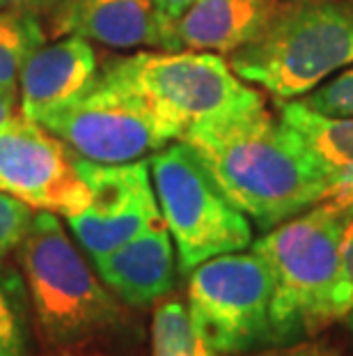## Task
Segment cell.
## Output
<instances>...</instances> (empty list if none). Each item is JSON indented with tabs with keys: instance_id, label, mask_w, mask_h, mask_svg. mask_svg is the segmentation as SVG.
<instances>
[{
	"instance_id": "6da1fadb",
	"label": "cell",
	"mask_w": 353,
	"mask_h": 356,
	"mask_svg": "<svg viewBox=\"0 0 353 356\" xmlns=\"http://www.w3.org/2000/svg\"><path fill=\"white\" fill-rule=\"evenodd\" d=\"M182 140L225 198L264 232L324 202L342 175L264 104L195 127Z\"/></svg>"
},
{
	"instance_id": "7a4b0ae2",
	"label": "cell",
	"mask_w": 353,
	"mask_h": 356,
	"mask_svg": "<svg viewBox=\"0 0 353 356\" xmlns=\"http://www.w3.org/2000/svg\"><path fill=\"white\" fill-rule=\"evenodd\" d=\"M17 251L33 327L49 352H78L110 336L124 320L117 297L74 246L53 211H35Z\"/></svg>"
},
{
	"instance_id": "3957f363",
	"label": "cell",
	"mask_w": 353,
	"mask_h": 356,
	"mask_svg": "<svg viewBox=\"0 0 353 356\" xmlns=\"http://www.w3.org/2000/svg\"><path fill=\"white\" fill-rule=\"evenodd\" d=\"M227 63L275 102L300 99L353 65V0H280L261 35Z\"/></svg>"
},
{
	"instance_id": "277c9868",
	"label": "cell",
	"mask_w": 353,
	"mask_h": 356,
	"mask_svg": "<svg viewBox=\"0 0 353 356\" xmlns=\"http://www.w3.org/2000/svg\"><path fill=\"white\" fill-rule=\"evenodd\" d=\"M347 221L342 209L324 200L252 241V251L264 257L273 276V345L298 343L333 322L328 299Z\"/></svg>"
},
{
	"instance_id": "5b68a950",
	"label": "cell",
	"mask_w": 353,
	"mask_h": 356,
	"mask_svg": "<svg viewBox=\"0 0 353 356\" xmlns=\"http://www.w3.org/2000/svg\"><path fill=\"white\" fill-rule=\"evenodd\" d=\"M149 172L184 274L216 255L252 246L250 218L225 198L184 140L149 156Z\"/></svg>"
},
{
	"instance_id": "8992f818",
	"label": "cell",
	"mask_w": 353,
	"mask_h": 356,
	"mask_svg": "<svg viewBox=\"0 0 353 356\" xmlns=\"http://www.w3.org/2000/svg\"><path fill=\"white\" fill-rule=\"evenodd\" d=\"M110 63L133 83L177 140L216 118L264 104L218 53H136Z\"/></svg>"
},
{
	"instance_id": "52a82bcc",
	"label": "cell",
	"mask_w": 353,
	"mask_h": 356,
	"mask_svg": "<svg viewBox=\"0 0 353 356\" xmlns=\"http://www.w3.org/2000/svg\"><path fill=\"white\" fill-rule=\"evenodd\" d=\"M78 159L92 163H131L175 143L133 83L108 63L87 92L40 122Z\"/></svg>"
},
{
	"instance_id": "ba28073f",
	"label": "cell",
	"mask_w": 353,
	"mask_h": 356,
	"mask_svg": "<svg viewBox=\"0 0 353 356\" xmlns=\"http://www.w3.org/2000/svg\"><path fill=\"white\" fill-rule=\"evenodd\" d=\"M273 276L257 251L216 255L189 276V313L218 354H246L273 345Z\"/></svg>"
},
{
	"instance_id": "9c48e42d",
	"label": "cell",
	"mask_w": 353,
	"mask_h": 356,
	"mask_svg": "<svg viewBox=\"0 0 353 356\" xmlns=\"http://www.w3.org/2000/svg\"><path fill=\"white\" fill-rule=\"evenodd\" d=\"M0 191L64 218L85 209L89 198L76 154L21 113L0 129Z\"/></svg>"
},
{
	"instance_id": "30bf717a",
	"label": "cell",
	"mask_w": 353,
	"mask_h": 356,
	"mask_svg": "<svg viewBox=\"0 0 353 356\" xmlns=\"http://www.w3.org/2000/svg\"><path fill=\"white\" fill-rule=\"evenodd\" d=\"M76 165L89 198L85 209L69 216L67 223L92 260L163 221L145 159L131 163H92L76 156Z\"/></svg>"
},
{
	"instance_id": "8fae6325",
	"label": "cell",
	"mask_w": 353,
	"mask_h": 356,
	"mask_svg": "<svg viewBox=\"0 0 353 356\" xmlns=\"http://www.w3.org/2000/svg\"><path fill=\"white\" fill-rule=\"evenodd\" d=\"M99 76V60L92 44L69 35L64 40L44 44L21 70L19 113L40 122L44 115L78 99Z\"/></svg>"
},
{
	"instance_id": "7c38bea8",
	"label": "cell",
	"mask_w": 353,
	"mask_h": 356,
	"mask_svg": "<svg viewBox=\"0 0 353 356\" xmlns=\"http://www.w3.org/2000/svg\"><path fill=\"white\" fill-rule=\"evenodd\" d=\"M96 274L126 306H149L175 287V241L165 221L149 225L115 251L96 257Z\"/></svg>"
},
{
	"instance_id": "4fadbf2b",
	"label": "cell",
	"mask_w": 353,
	"mask_h": 356,
	"mask_svg": "<svg viewBox=\"0 0 353 356\" xmlns=\"http://www.w3.org/2000/svg\"><path fill=\"white\" fill-rule=\"evenodd\" d=\"M277 5L280 0H195L168 30L163 51L230 56L257 40Z\"/></svg>"
},
{
	"instance_id": "5bb4252c",
	"label": "cell",
	"mask_w": 353,
	"mask_h": 356,
	"mask_svg": "<svg viewBox=\"0 0 353 356\" xmlns=\"http://www.w3.org/2000/svg\"><path fill=\"white\" fill-rule=\"evenodd\" d=\"M44 24L53 37L76 35L110 49L161 44L152 0H62Z\"/></svg>"
},
{
	"instance_id": "9a60e30c",
	"label": "cell",
	"mask_w": 353,
	"mask_h": 356,
	"mask_svg": "<svg viewBox=\"0 0 353 356\" xmlns=\"http://www.w3.org/2000/svg\"><path fill=\"white\" fill-rule=\"evenodd\" d=\"M280 120L333 168H353V118L321 115L294 99L280 104Z\"/></svg>"
},
{
	"instance_id": "2e32d148",
	"label": "cell",
	"mask_w": 353,
	"mask_h": 356,
	"mask_svg": "<svg viewBox=\"0 0 353 356\" xmlns=\"http://www.w3.org/2000/svg\"><path fill=\"white\" fill-rule=\"evenodd\" d=\"M46 40L49 33L42 17L0 10V90L17 92L21 70Z\"/></svg>"
},
{
	"instance_id": "e0dca14e",
	"label": "cell",
	"mask_w": 353,
	"mask_h": 356,
	"mask_svg": "<svg viewBox=\"0 0 353 356\" xmlns=\"http://www.w3.org/2000/svg\"><path fill=\"white\" fill-rule=\"evenodd\" d=\"M33 315L24 274L0 257V356H30Z\"/></svg>"
},
{
	"instance_id": "ac0fdd59",
	"label": "cell",
	"mask_w": 353,
	"mask_h": 356,
	"mask_svg": "<svg viewBox=\"0 0 353 356\" xmlns=\"http://www.w3.org/2000/svg\"><path fill=\"white\" fill-rule=\"evenodd\" d=\"M152 356H218V352L195 329L184 301L161 299L152 317Z\"/></svg>"
},
{
	"instance_id": "d6986e66",
	"label": "cell",
	"mask_w": 353,
	"mask_h": 356,
	"mask_svg": "<svg viewBox=\"0 0 353 356\" xmlns=\"http://www.w3.org/2000/svg\"><path fill=\"white\" fill-rule=\"evenodd\" d=\"M298 102L328 118H353V65L333 74Z\"/></svg>"
},
{
	"instance_id": "ffe728a7",
	"label": "cell",
	"mask_w": 353,
	"mask_h": 356,
	"mask_svg": "<svg viewBox=\"0 0 353 356\" xmlns=\"http://www.w3.org/2000/svg\"><path fill=\"white\" fill-rule=\"evenodd\" d=\"M353 306V216H349L344 225L342 241H340V264H337V276L330 290L328 310L330 320H342L344 313Z\"/></svg>"
},
{
	"instance_id": "44dd1931",
	"label": "cell",
	"mask_w": 353,
	"mask_h": 356,
	"mask_svg": "<svg viewBox=\"0 0 353 356\" xmlns=\"http://www.w3.org/2000/svg\"><path fill=\"white\" fill-rule=\"evenodd\" d=\"M35 209L14 195L0 191V257L17 251L33 223Z\"/></svg>"
},
{
	"instance_id": "7402d4cb",
	"label": "cell",
	"mask_w": 353,
	"mask_h": 356,
	"mask_svg": "<svg viewBox=\"0 0 353 356\" xmlns=\"http://www.w3.org/2000/svg\"><path fill=\"white\" fill-rule=\"evenodd\" d=\"M154 3V12H156V21H159V37L161 44L159 49L165 47V37H168V30L172 24L182 17V14L189 10L195 0H152Z\"/></svg>"
},
{
	"instance_id": "603a6c76",
	"label": "cell",
	"mask_w": 353,
	"mask_h": 356,
	"mask_svg": "<svg viewBox=\"0 0 353 356\" xmlns=\"http://www.w3.org/2000/svg\"><path fill=\"white\" fill-rule=\"evenodd\" d=\"M326 200L330 204H335L337 209H342L347 216H353V168L342 172L335 188L330 191V195Z\"/></svg>"
},
{
	"instance_id": "cb8c5ba5",
	"label": "cell",
	"mask_w": 353,
	"mask_h": 356,
	"mask_svg": "<svg viewBox=\"0 0 353 356\" xmlns=\"http://www.w3.org/2000/svg\"><path fill=\"white\" fill-rule=\"evenodd\" d=\"M62 0H0V10H10V12H28L37 14V17L46 19Z\"/></svg>"
},
{
	"instance_id": "d4e9b609",
	"label": "cell",
	"mask_w": 353,
	"mask_h": 356,
	"mask_svg": "<svg viewBox=\"0 0 353 356\" xmlns=\"http://www.w3.org/2000/svg\"><path fill=\"white\" fill-rule=\"evenodd\" d=\"M259 356H335V354L314 343H291V345H280L273 347V350H266Z\"/></svg>"
},
{
	"instance_id": "484cf974",
	"label": "cell",
	"mask_w": 353,
	"mask_h": 356,
	"mask_svg": "<svg viewBox=\"0 0 353 356\" xmlns=\"http://www.w3.org/2000/svg\"><path fill=\"white\" fill-rule=\"evenodd\" d=\"M19 92H7V90H0V129L7 122H12L14 118L19 115Z\"/></svg>"
},
{
	"instance_id": "4316f807",
	"label": "cell",
	"mask_w": 353,
	"mask_h": 356,
	"mask_svg": "<svg viewBox=\"0 0 353 356\" xmlns=\"http://www.w3.org/2000/svg\"><path fill=\"white\" fill-rule=\"evenodd\" d=\"M342 322H344V327H347V331L353 336V306L344 313V317H342Z\"/></svg>"
},
{
	"instance_id": "83f0119b",
	"label": "cell",
	"mask_w": 353,
	"mask_h": 356,
	"mask_svg": "<svg viewBox=\"0 0 353 356\" xmlns=\"http://www.w3.org/2000/svg\"><path fill=\"white\" fill-rule=\"evenodd\" d=\"M51 356H74V352H51Z\"/></svg>"
}]
</instances>
